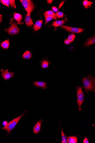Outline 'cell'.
I'll return each instance as SVG.
<instances>
[{
  "label": "cell",
  "mask_w": 95,
  "mask_h": 143,
  "mask_svg": "<svg viewBox=\"0 0 95 143\" xmlns=\"http://www.w3.org/2000/svg\"><path fill=\"white\" fill-rule=\"evenodd\" d=\"M31 13H27L25 16V22L26 25L28 26L31 27L34 25V23L31 18Z\"/></svg>",
  "instance_id": "cell-9"
},
{
  "label": "cell",
  "mask_w": 95,
  "mask_h": 143,
  "mask_svg": "<svg viewBox=\"0 0 95 143\" xmlns=\"http://www.w3.org/2000/svg\"><path fill=\"white\" fill-rule=\"evenodd\" d=\"M3 4L5 5V6L9 7L10 6V0H1Z\"/></svg>",
  "instance_id": "cell-25"
},
{
  "label": "cell",
  "mask_w": 95,
  "mask_h": 143,
  "mask_svg": "<svg viewBox=\"0 0 95 143\" xmlns=\"http://www.w3.org/2000/svg\"><path fill=\"white\" fill-rule=\"evenodd\" d=\"M60 127L61 126L60 125ZM61 135H62V142L61 143H68V141H67V137L66 136V135L64 134V133L62 131V128H61Z\"/></svg>",
  "instance_id": "cell-20"
},
{
  "label": "cell",
  "mask_w": 95,
  "mask_h": 143,
  "mask_svg": "<svg viewBox=\"0 0 95 143\" xmlns=\"http://www.w3.org/2000/svg\"><path fill=\"white\" fill-rule=\"evenodd\" d=\"M77 94V103L78 106L79 111L81 110V105L84 102V95L81 86L79 87L77 86L76 87Z\"/></svg>",
  "instance_id": "cell-3"
},
{
  "label": "cell",
  "mask_w": 95,
  "mask_h": 143,
  "mask_svg": "<svg viewBox=\"0 0 95 143\" xmlns=\"http://www.w3.org/2000/svg\"><path fill=\"white\" fill-rule=\"evenodd\" d=\"M61 27L63 29L71 33H80L84 31V29H83L77 27H69L65 26H62Z\"/></svg>",
  "instance_id": "cell-6"
},
{
  "label": "cell",
  "mask_w": 95,
  "mask_h": 143,
  "mask_svg": "<svg viewBox=\"0 0 95 143\" xmlns=\"http://www.w3.org/2000/svg\"><path fill=\"white\" fill-rule=\"evenodd\" d=\"M33 84L37 88L40 87L42 88L43 89H46L47 88V87L46 86V82H39V81H35L33 82Z\"/></svg>",
  "instance_id": "cell-10"
},
{
  "label": "cell",
  "mask_w": 95,
  "mask_h": 143,
  "mask_svg": "<svg viewBox=\"0 0 95 143\" xmlns=\"http://www.w3.org/2000/svg\"><path fill=\"white\" fill-rule=\"evenodd\" d=\"M20 1L27 13H31L33 11L34 6L32 1L30 0H21Z\"/></svg>",
  "instance_id": "cell-4"
},
{
  "label": "cell",
  "mask_w": 95,
  "mask_h": 143,
  "mask_svg": "<svg viewBox=\"0 0 95 143\" xmlns=\"http://www.w3.org/2000/svg\"><path fill=\"white\" fill-rule=\"evenodd\" d=\"M53 0H47V3L49 4H51L53 2Z\"/></svg>",
  "instance_id": "cell-31"
},
{
  "label": "cell",
  "mask_w": 95,
  "mask_h": 143,
  "mask_svg": "<svg viewBox=\"0 0 95 143\" xmlns=\"http://www.w3.org/2000/svg\"><path fill=\"white\" fill-rule=\"evenodd\" d=\"M49 62L48 60H44L42 62L41 64V68H47L49 67Z\"/></svg>",
  "instance_id": "cell-18"
},
{
  "label": "cell",
  "mask_w": 95,
  "mask_h": 143,
  "mask_svg": "<svg viewBox=\"0 0 95 143\" xmlns=\"http://www.w3.org/2000/svg\"><path fill=\"white\" fill-rule=\"evenodd\" d=\"M67 140L69 143H77L78 142V137L76 136H69Z\"/></svg>",
  "instance_id": "cell-14"
},
{
  "label": "cell",
  "mask_w": 95,
  "mask_h": 143,
  "mask_svg": "<svg viewBox=\"0 0 95 143\" xmlns=\"http://www.w3.org/2000/svg\"><path fill=\"white\" fill-rule=\"evenodd\" d=\"M10 6L11 7L15 8H16V4H15V0H10Z\"/></svg>",
  "instance_id": "cell-26"
},
{
  "label": "cell",
  "mask_w": 95,
  "mask_h": 143,
  "mask_svg": "<svg viewBox=\"0 0 95 143\" xmlns=\"http://www.w3.org/2000/svg\"><path fill=\"white\" fill-rule=\"evenodd\" d=\"M55 15L56 17H57L58 18H63V13L62 12L58 11L56 13Z\"/></svg>",
  "instance_id": "cell-24"
},
{
  "label": "cell",
  "mask_w": 95,
  "mask_h": 143,
  "mask_svg": "<svg viewBox=\"0 0 95 143\" xmlns=\"http://www.w3.org/2000/svg\"><path fill=\"white\" fill-rule=\"evenodd\" d=\"M95 35H94L93 37L88 39L83 45V46L84 47H88L90 45L95 44Z\"/></svg>",
  "instance_id": "cell-11"
},
{
  "label": "cell",
  "mask_w": 95,
  "mask_h": 143,
  "mask_svg": "<svg viewBox=\"0 0 95 143\" xmlns=\"http://www.w3.org/2000/svg\"><path fill=\"white\" fill-rule=\"evenodd\" d=\"M42 121V119H40L35 124L33 129L34 133L37 134L40 132L41 123Z\"/></svg>",
  "instance_id": "cell-8"
},
{
  "label": "cell",
  "mask_w": 95,
  "mask_h": 143,
  "mask_svg": "<svg viewBox=\"0 0 95 143\" xmlns=\"http://www.w3.org/2000/svg\"><path fill=\"white\" fill-rule=\"evenodd\" d=\"M65 1H62V2L60 4L59 7H58V10H59V9L62 6V5L65 2Z\"/></svg>",
  "instance_id": "cell-30"
},
{
  "label": "cell",
  "mask_w": 95,
  "mask_h": 143,
  "mask_svg": "<svg viewBox=\"0 0 95 143\" xmlns=\"http://www.w3.org/2000/svg\"><path fill=\"white\" fill-rule=\"evenodd\" d=\"M64 43L66 45H69L71 43L67 39H66L64 40Z\"/></svg>",
  "instance_id": "cell-29"
},
{
  "label": "cell",
  "mask_w": 95,
  "mask_h": 143,
  "mask_svg": "<svg viewBox=\"0 0 95 143\" xmlns=\"http://www.w3.org/2000/svg\"><path fill=\"white\" fill-rule=\"evenodd\" d=\"M0 46L3 49H8L10 47V41L9 40H6L0 44Z\"/></svg>",
  "instance_id": "cell-12"
},
{
  "label": "cell",
  "mask_w": 95,
  "mask_h": 143,
  "mask_svg": "<svg viewBox=\"0 0 95 143\" xmlns=\"http://www.w3.org/2000/svg\"><path fill=\"white\" fill-rule=\"evenodd\" d=\"M45 22L46 24L53 19H54L55 20L54 17L52 16L46 15L45 16Z\"/></svg>",
  "instance_id": "cell-22"
},
{
  "label": "cell",
  "mask_w": 95,
  "mask_h": 143,
  "mask_svg": "<svg viewBox=\"0 0 95 143\" xmlns=\"http://www.w3.org/2000/svg\"><path fill=\"white\" fill-rule=\"evenodd\" d=\"M66 21L64 20H58L55 21L53 22L52 25L54 27H58L62 26L64 23H65Z\"/></svg>",
  "instance_id": "cell-15"
},
{
  "label": "cell",
  "mask_w": 95,
  "mask_h": 143,
  "mask_svg": "<svg viewBox=\"0 0 95 143\" xmlns=\"http://www.w3.org/2000/svg\"><path fill=\"white\" fill-rule=\"evenodd\" d=\"M25 113V112L23 113V114L20 115V116L13 119L11 121L7 123V124L6 125L4 126V127L3 128H2V129L7 131L8 134H9L10 133V131L15 128V126L17 125L18 122H19L21 118L23 116V115H24Z\"/></svg>",
  "instance_id": "cell-2"
},
{
  "label": "cell",
  "mask_w": 95,
  "mask_h": 143,
  "mask_svg": "<svg viewBox=\"0 0 95 143\" xmlns=\"http://www.w3.org/2000/svg\"><path fill=\"white\" fill-rule=\"evenodd\" d=\"M82 82L83 87L85 90L84 92L88 93L89 91L95 92V78L92 75L88 74L85 77H83Z\"/></svg>",
  "instance_id": "cell-1"
},
{
  "label": "cell",
  "mask_w": 95,
  "mask_h": 143,
  "mask_svg": "<svg viewBox=\"0 0 95 143\" xmlns=\"http://www.w3.org/2000/svg\"><path fill=\"white\" fill-rule=\"evenodd\" d=\"M2 15L0 14V23L1 22H2Z\"/></svg>",
  "instance_id": "cell-32"
},
{
  "label": "cell",
  "mask_w": 95,
  "mask_h": 143,
  "mask_svg": "<svg viewBox=\"0 0 95 143\" xmlns=\"http://www.w3.org/2000/svg\"><path fill=\"white\" fill-rule=\"evenodd\" d=\"M92 3H93L91 1H88L87 0H85L83 2V5L84 8L87 9L90 7Z\"/></svg>",
  "instance_id": "cell-19"
},
{
  "label": "cell",
  "mask_w": 95,
  "mask_h": 143,
  "mask_svg": "<svg viewBox=\"0 0 95 143\" xmlns=\"http://www.w3.org/2000/svg\"><path fill=\"white\" fill-rule=\"evenodd\" d=\"M14 16L15 20L18 22V24H22L23 23L21 22L22 17L20 14L16 13L14 14Z\"/></svg>",
  "instance_id": "cell-16"
},
{
  "label": "cell",
  "mask_w": 95,
  "mask_h": 143,
  "mask_svg": "<svg viewBox=\"0 0 95 143\" xmlns=\"http://www.w3.org/2000/svg\"><path fill=\"white\" fill-rule=\"evenodd\" d=\"M52 9L53 11L55 12H57L58 10V8L55 7V6H53V7H52Z\"/></svg>",
  "instance_id": "cell-27"
},
{
  "label": "cell",
  "mask_w": 95,
  "mask_h": 143,
  "mask_svg": "<svg viewBox=\"0 0 95 143\" xmlns=\"http://www.w3.org/2000/svg\"><path fill=\"white\" fill-rule=\"evenodd\" d=\"M7 31L8 33L10 35H15L19 33V29L16 23L15 22H13L7 29Z\"/></svg>",
  "instance_id": "cell-5"
},
{
  "label": "cell",
  "mask_w": 95,
  "mask_h": 143,
  "mask_svg": "<svg viewBox=\"0 0 95 143\" xmlns=\"http://www.w3.org/2000/svg\"><path fill=\"white\" fill-rule=\"evenodd\" d=\"M1 72H2L1 75L2 78L5 80L10 79V78L13 77L15 74V73H14L9 72L7 69L4 70L2 69L1 70Z\"/></svg>",
  "instance_id": "cell-7"
},
{
  "label": "cell",
  "mask_w": 95,
  "mask_h": 143,
  "mask_svg": "<svg viewBox=\"0 0 95 143\" xmlns=\"http://www.w3.org/2000/svg\"><path fill=\"white\" fill-rule=\"evenodd\" d=\"M42 20L37 21L33 26V29L35 31H37L41 28L42 26Z\"/></svg>",
  "instance_id": "cell-13"
},
{
  "label": "cell",
  "mask_w": 95,
  "mask_h": 143,
  "mask_svg": "<svg viewBox=\"0 0 95 143\" xmlns=\"http://www.w3.org/2000/svg\"><path fill=\"white\" fill-rule=\"evenodd\" d=\"M75 38V35L74 34H70L69 35L67 39H68L69 41L71 43L74 41Z\"/></svg>",
  "instance_id": "cell-23"
},
{
  "label": "cell",
  "mask_w": 95,
  "mask_h": 143,
  "mask_svg": "<svg viewBox=\"0 0 95 143\" xmlns=\"http://www.w3.org/2000/svg\"><path fill=\"white\" fill-rule=\"evenodd\" d=\"M89 142L88 141V139L86 137H84V141H83V143H89Z\"/></svg>",
  "instance_id": "cell-28"
},
{
  "label": "cell",
  "mask_w": 95,
  "mask_h": 143,
  "mask_svg": "<svg viewBox=\"0 0 95 143\" xmlns=\"http://www.w3.org/2000/svg\"><path fill=\"white\" fill-rule=\"evenodd\" d=\"M32 54L30 51L28 50L26 51L23 54L22 57L23 58L25 59H29L32 57Z\"/></svg>",
  "instance_id": "cell-17"
},
{
  "label": "cell",
  "mask_w": 95,
  "mask_h": 143,
  "mask_svg": "<svg viewBox=\"0 0 95 143\" xmlns=\"http://www.w3.org/2000/svg\"><path fill=\"white\" fill-rule=\"evenodd\" d=\"M44 15L45 16L46 15H50L54 17L55 20L57 18L55 15V14L51 10H49V11H46L44 14Z\"/></svg>",
  "instance_id": "cell-21"
},
{
  "label": "cell",
  "mask_w": 95,
  "mask_h": 143,
  "mask_svg": "<svg viewBox=\"0 0 95 143\" xmlns=\"http://www.w3.org/2000/svg\"><path fill=\"white\" fill-rule=\"evenodd\" d=\"M7 122L6 121H4L3 123V125L4 126L6 125V124H7Z\"/></svg>",
  "instance_id": "cell-33"
}]
</instances>
